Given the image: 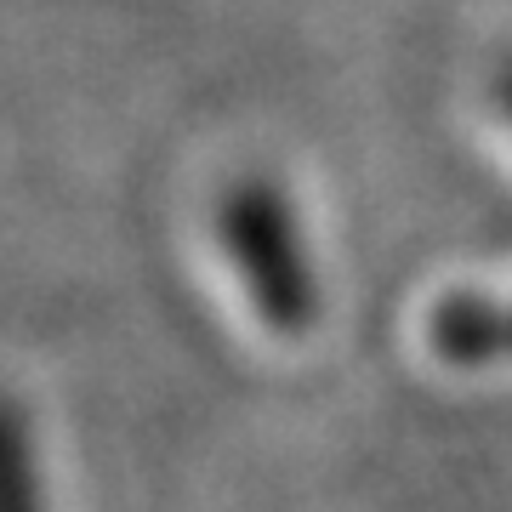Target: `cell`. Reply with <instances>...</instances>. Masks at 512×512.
Returning a JSON list of instances; mask_svg holds the SVG:
<instances>
[{
	"label": "cell",
	"instance_id": "6da1fadb",
	"mask_svg": "<svg viewBox=\"0 0 512 512\" xmlns=\"http://www.w3.org/2000/svg\"><path fill=\"white\" fill-rule=\"evenodd\" d=\"M217 234L222 251L234 256L256 313L279 336H302L313 325V279H308V256L296 245L291 200L279 194V183L239 177L217 205Z\"/></svg>",
	"mask_w": 512,
	"mask_h": 512
},
{
	"label": "cell",
	"instance_id": "7a4b0ae2",
	"mask_svg": "<svg viewBox=\"0 0 512 512\" xmlns=\"http://www.w3.org/2000/svg\"><path fill=\"white\" fill-rule=\"evenodd\" d=\"M427 342L450 370H490L507 359V308L484 291H450L427 313Z\"/></svg>",
	"mask_w": 512,
	"mask_h": 512
},
{
	"label": "cell",
	"instance_id": "3957f363",
	"mask_svg": "<svg viewBox=\"0 0 512 512\" xmlns=\"http://www.w3.org/2000/svg\"><path fill=\"white\" fill-rule=\"evenodd\" d=\"M6 456H12V512H40L35 507V461H29V427L12 410V427H6Z\"/></svg>",
	"mask_w": 512,
	"mask_h": 512
},
{
	"label": "cell",
	"instance_id": "277c9868",
	"mask_svg": "<svg viewBox=\"0 0 512 512\" xmlns=\"http://www.w3.org/2000/svg\"><path fill=\"white\" fill-rule=\"evenodd\" d=\"M495 92H501V109L512 114V57H507V69H501V80H495Z\"/></svg>",
	"mask_w": 512,
	"mask_h": 512
},
{
	"label": "cell",
	"instance_id": "5b68a950",
	"mask_svg": "<svg viewBox=\"0 0 512 512\" xmlns=\"http://www.w3.org/2000/svg\"><path fill=\"white\" fill-rule=\"evenodd\" d=\"M507 359H512V308H507Z\"/></svg>",
	"mask_w": 512,
	"mask_h": 512
}]
</instances>
